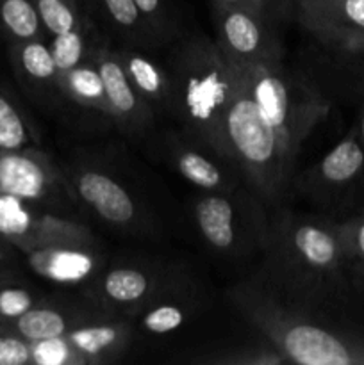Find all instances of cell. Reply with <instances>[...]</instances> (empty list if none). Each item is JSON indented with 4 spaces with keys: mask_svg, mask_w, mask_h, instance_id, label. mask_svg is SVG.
Returning a JSON list of instances; mask_svg holds the SVG:
<instances>
[{
    "mask_svg": "<svg viewBox=\"0 0 364 365\" xmlns=\"http://www.w3.org/2000/svg\"><path fill=\"white\" fill-rule=\"evenodd\" d=\"M266 260L257 280L298 307H309L338 287L345 266L338 223L280 214L271 223Z\"/></svg>",
    "mask_w": 364,
    "mask_h": 365,
    "instance_id": "2",
    "label": "cell"
},
{
    "mask_svg": "<svg viewBox=\"0 0 364 365\" xmlns=\"http://www.w3.org/2000/svg\"><path fill=\"white\" fill-rule=\"evenodd\" d=\"M164 68L170 78V114L182 132L234 164L225 138V114L238 84L231 61L216 43L200 36L181 43Z\"/></svg>",
    "mask_w": 364,
    "mask_h": 365,
    "instance_id": "1",
    "label": "cell"
},
{
    "mask_svg": "<svg viewBox=\"0 0 364 365\" xmlns=\"http://www.w3.org/2000/svg\"><path fill=\"white\" fill-rule=\"evenodd\" d=\"M111 314L113 312L93 302L88 294L68 296V298L46 296L34 309L25 312L6 328L29 342L46 341V339L64 337L75 328H81Z\"/></svg>",
    "mask_w": 364,
    "mask_h": 365,
    "instance_id": "10",
    "label": "cell"
},
{
    "mask_svg": "<svg viewBox=\"0 0 364 365\" xmlns=\"http://www.w3.org/2000/svg\"><path fill=\"white\" fill-rule=\"evenodd\" d=\"M300 21L321 41L332 34V6L328 0H293Z\"/></svg>",
    "mask_w": 364,
    "mask_h": 365,
    "instance_id": "29",
    "label": "cell"
},
{
    "mask_svg": "<svg viewBox=\"0 0 364 365\" xmlns=\"http://www.w3.org/2000/svg\"><path fill=\"white\" fill-rule=\"evenodd\" d=\"M234 70L238 84L225 114V138L231 157L250 191L264 205L277 203L288 191L296 155L268 123L245 78L238 68L234 66Z\"/></svg>",
    "mask_w": 364,
    "mask_h": 365,
    "instance_id": "4",
    "label": "cell"
},
{
    "mask_svg": "<svg viewBox=\"0 0 364 365\" xmlns=\"http://www.w3.org/2000/svg\"><path fill=\"white\" fill-rule=\"evenodd\" d=\"M345 266L348 264L360 278H364V216L350 217L338 223Z\"/></svg>",
    "mask_w": 364,
    "mask_h": 365,
    "instance_id": "28",
    "label": "cell"
},
{
    "mask_svg": "<svg viewBox=\"0 0 364 365\" xmlns=\"http://www.w3.org/2000/svg\"><path fill=\"white\" fill-rule=\"evenodd\" d=\"M228 294L288 362L364 365V334L314 319L305 307L285 302L261 282L238 284Z\"/></svg>",
    "mask_w": 364,
    "mask_h": 365,
    "instance_id": "3",
    "label": "cell"
},
{
    "mask_svg": "<svg viewBox=\"0 0 364 365\" xmlns=\"http://www.w3.org/2000/svg\"><path fill=\"white\" fill-rule=\"evenodd\" d=\"M45 298L46 296L41 291H38L31 282L18 273L16 267L2 271L0 273V327L6 328Z\"/></svg>",
    "mask_w": 364,
    "mask_h": 365,
    "instance_id": "24",
    "label": "cell"
},
{
    "mask_svg": "<svg viewBox=\"0 0 364 365\" xmlns=\"http://www.w3.org/2000/svg\"><path fill=\"white\" fill-rule=\"evenodd\" d=\"M32 365H84L64 337L31 342Z\"/></svg>",
    "mask_w": 364,
    "mask_h": 365,
    "instance_id": "30",
    "label": "cell"
},
{
    "mask_svg": "<svg viewBox=\"0 0 364 365\" xmlns=\"http://www.w3.org/2000/svg\"><path fill=\"white\" fill-rule=\"evenodd\" d=\"M355 128H357V134H359V138H360V143L364 145V106H363V109H360L359 125H357Z\"/></svg>",
    "mask_w": 364,
    "mask_h": 365,
    "instance_id": "38",
    "label": "cell"
},
{
    "mask_svg": "<svg viewBox=\"0 0 364 365\" xmlns=\"http://www.w3.org/2000/svg\"><path fill=\"white\" fill-rule=\"evenodd\" d=\"M36 141L34 128L13 96L0 86V152L29 150Z\"/></svg>",
    "mask_w": 364,
    "mask_h": 365,
    "instance_id": "26",
    "label": "cell"
},
{
    "mask_svg": "<svg viewBox=\"0 0 364 365\" xmlns=\"http://www.w3.org/2000/svg\"><path fill=\"white\" fill-rule=\"evenodd\" d=\"M213 6L216 7H241V9L253 11V13H259L266 18V14L261 11V7L257 6L256 0H213Z\"/></svg>",
    "mask_w": 364,
    "mask_h": 365,
    "instance_id": "37",
    "label": "cell"
},
{
    "mask_svg": "<svg viewBox=\"0 0 364 365\" xmlns=\"http://www.w3.org/2000/svg\"><path fill=\"white\" fill-rule=\"evenodd\" d=\"M0 153H2V152H0Z\"/></svg>",
    "mask_w": 364,
    "mask_h": 365,
    "instance_id": "40",
    "label": "cell"
},
{
    "mask_svg": "<svg viewBox=\"0 0 364 365\" xmlns=\"http://www.w3.org/2000/svg\"><path fill=\"white\" fill-rule=\"evenodd\" d=\"M327 43L339 46L345 52L364 57V32H339L332 36Z\"/></svg>",
    "mask_w": 364,
    "mask_h": 365,
    "instance_id": "34",
    "label": "cell"
},
{
    "mask_svg": "<svg viewBox=\"0 0 364 365\" xmlns=\"http://www.w3.org/2000/svg\"><path fill=\"white\" fill-rule=\"evenodd\" d=\"M11 63L18 82L36 103L57 109L70 100L64 96L49 39L11 43Z\"/></svg>",
    "mask_w": 364,
    "mask_h": 365,
    "instance_id": "14",
    "label": "cell"
},
{
    "mask_svg": "<svg viewBox=\"0 0 364 365\" xmlns=\"http://www.w3.org/2000/svg\"><path fill=\"white\" fill-rule=\"evenodd\" d=\"M95 63L106 89L111 121L116 123L121 132L131 135L145 134L153 125L156 113L132 86L118 50L111 48L106 41H102L95 50Z\"/></svg>",
    "mask_w": 364,
    "mask_h": 365,
    "instance_id": "12",
    "label": "cell"
},
{
    "mask_svg": "<svg viewBox=\"0 0 364 365\" xmlns=\"http://www.w3.org/2000/svg\"><path fill=\"white\" fill-rule=\"evenodd\" d=\"M364 171V145L357 128H352L313 171V184L320 191H339L355 182Z\"/></svg>",
    "mask_w": 364,
    "mask_h": 365,
    "instance_id": "18",
    "label": "cell"
},
{
    "mask_svg": "<svg viewBox=\"0 0 364 365\" xmlns=\"http://www.w3.org/2000/svg\"><path fill=\"white\" fill-rule=\"evenodd\" d=\"M0 32L9 43L49 38L34 0H0Z\"/></svg>",
    "mask_w": 364,
    "mask_h": 365,
    "instance_id": "25",
    "label": "cell"
},
{
    "mask_svg": "<svg viewBox=\"0 0 364 365\" xmlns=\"http://www.w3.org/2000/svg\"><path fill=\"white\" fill-rule=\"evenodd\" d=\"M18 253H20V250L9 239L0 234V273L7 269H14Z\"/></svg>",
    "mask_w": 364,
    "mask_h": 365,
    "instance_id": "36",
    "label": "cell"
},
{
    "mask_svg": "<svg viewBox=\"0 0 364 365\" xmlns=\"http://www.w3.org/2000/svg\"><path fill=\"white\" fill-rule=\"evenodd\" d=\"M21 255L36 277L56 285L89 284L106 266L98 246H45Z\"/></svg>",
    "mask_w": 364,
    "mask_h": 365,
    "instance_id": "15",
    "label": "cell"
},
{
    "mask_svg": "<svg viewBox=\"0 0 364 365\" xmlns=\"http://www.w3.org/2000/svg\"><path fill=\"white\" fill-rule=\"evenodd\" d=\"M328 2H330V6H332V4H334V2H338V0H328Z\"/></svg>",
    "mask_w": 364,
    "mask_h": 365,
    "instance_id": "39",
    "label": "cell"
},
{
    "mask_svg": "<svg viewBox=\"0 0 364 365\" xmlns=\"http://www.w3.org/2000/svg\"><path fill=\"white\" fill-rule=\"evenodd\" d=\"M70 184L93 214L111 227L121 230H139L145 223V214L123 184L98 168H77L71 173Z\"/></svg>",
    "mask_w": 364,
    "mask_h": 365,
    "instance_id": "11",
    "label": "cell"
},
{
    "mask_svg": "<svg viewBox=\"0 0 364 365\" xmlns=\"http://www.w3.org/2000/svg\"><path fill=\"white\" fill-rule=\"evenodd\" d=\"M84 365L111 364L120 359L132 339V324L120 314L75 328L64 335Z\"/></svg>",
    "mask_w": 364,
    "mask_h": 365,
    "instance_id": "16",
    "label": "cell"
},
{
    "mask_svg": "<svg viewBox=\"0 0 364 365\" xmlns=\"http://www.w3.org/2000/svg\"><path fill=\"white\" fill-rule=\"evenodd\" d=\"M216 45L231 63L282 61V46L271 21L241 7L213 6Z\"/></svg>",
    "mask_w": 364,
    "mask_h": 365,
    "instance_id": "9",
    "label": "cell"
},
{
    "mask_svg": "<svg viewBox=\"0 0 364 365\" xmlns=\"http://www.w3.org/2000/svg\"><path fill=\"white\" fill-rule=\"evenodd\" d=\"M198 309L193 294H178L173 284L168 285L157 298L136 314L138 327L150 335H168L188 323Z\"/></svg>",
    "mask_w": 364,
    "mask_h": 365,
    "instance_id": "20",
    "label": "cell"
},
{
    "mask_svg": "<svg viewBox=\"0 0 364 365\" xmlns=\"http://www.w3.org/2000/svg\"><path fill=\"white\" fill-rule=\"evenodd\" d=\"M46 36L64 34L91 21L86 0H34Z\"/></svg>",
    "mask_w": 364,
    "mask_h": 365,
    "instance_id": "27",
    "label": "cell"
},
{
    "mask_svg": "<svg viewBox=\"0 0 364 365\" xmlns=\"http://www.w3.org/2000/svg\"><path fill=\"white\" fill-rule=\"evenodd\" d=\"M100 43H102V39H100L93 20L82 25V27L74 29V31L49 38L50 52H52L54 61H56L59 75L66 73L68 70L75 68L77 64L91 59Z\"/></svg>",
    "mask_w": 364,
    "mask_h": 365,
    "instance_id": "23",
    "label": "cell"
},
{
    "mask_svg": "<svg viewBox=\"0 0 364 365\" xmlns=\"http://www.w3.org/2000/svg\"><path fill=\"white\" fill-rule=\"evenodd\" d=\"M339 32H364V0H338L332 4L330 38Z\"/></svg>",
    "mask_w": 364,
    "mask_h": 365,
    "instance_id": "31",
    "label": "cell"
},
{
    "mask_svg": "<svg viewBox=\"0 0 364 365\" xmlns=\"http://www.w3.org/2000/svg\"><path fill=\"white\" fill-rule=\"evenodd\" d=\"M256 2L271 24L275 20H284V18H288L293 13V9H295L293 0H256Z\"/></svg>",
    "mask_w": 364,
    "mask_h": 365,
    "instance_id": "35",
    "label": "cell"
},
{
    "mask_svg": "<svg viewBox=\"0 0 364 365\" xmlns=\"http://www.w3.org/2000/svg\"><path fill=\"white\" fill-rule=\"evenodd\" d=\"M164 150L175 171L202 191H231L238 187V166L203 148L186 134L166 135Z\"/></svg>",
    "mask_w": 364,
    "mask_h": 365,
    "instance_id": "13",
    "label": "cell"
},
{
    "mask_svg": "<svg viewBox=\"0 0 364 365\" xmlns=\"http://www.w3.org/2000/svg\"><path fill=\"white\" fill-rule=\"evenodd\" d=\"M59 82L64 96L71 103L86 107V109L102 114L111 120L109 103L106 98L102 77H100V71L96 68L95 56L68 70L66 73L59 75Z\"/></svg>",
    "mask_w": 364,
    "mask_h": 365,
    "instance_id": "21",
    "label": "cell"
},
{
    "mask_svg": "<svg viewBox=\"0 0 364 365\" xmlns=\"http://www.w3.org/2000/svg\"><path fill=\"white\" fill-rule=\"evenodd\" d=\"M118 56L132 86L139 93V96L152 107L153 113L159 109L170 114L171 93L166 68L153 61L146 50L136 48V46L118 50Z\"/></svg>",
    "mask_w": 364,
    "mask_h": 365,
    "instance_id": "19",
    "label": "cell"
},
{
    "mask_svg": "<svg viewBox=\"0 0 364 365\" xmlns=\"http://www.w3.org/2000/svg\"><path fill=\"white\" fill-rule=\"evenodd\" d=\"M49 175L32 150L0 153V192L39 205L49 200L54 187Z\"/></svg>",
    "mask_w": 364,
    "mask_h": 365,
    "instance_id": "17",
    "label": "cell"
},
{
    "mask_svg": "<svg viewBox=\"0 0 364 365\" xmlns=\"http://www.w3.org/2000/svg\"><path fill=\"white\" fill-rule=\"evenodd\" d=\"M134 4L148 24V27L152 29L159 45L168 41L171 36V21L170 13L164 6V0H134Z\"/></svg>",
    "mask_w": 364,
    "mask_h": 365,
    "instance_id": "32",
    "label": "cell"
},
{
    "mask_svg": "<svg viewBox=\"0 0 364 365\" xmlns=\"http://www.w3.org/2000/svg\"><path fill=\"white\" fill-rule=\"evenodd\" d=\"M170 284L173 282L153 266H103L102 271L89 282L84 294L109 312L136 316Z\"/></svg>",
    "mask_w": 364,
    "mask_h": 365,
    "instance_id": "8",
    "label": "cell"
},
{
    "mask_svg": "<svg viewBox=\"0 0 364 365\" xmlns=\"http://www.w3.org/2000/svg\"><path fill=\"white\" fill-rule=\"evenodd\" d=\"M31 342L0 327V365H31Z\"/></svg>",
    "mask_w": 364,
    "mask_h": 365,
    "instance_id": "33",
    "label": "cell"
},
{
    "mask_svg": "<svg viewBox=\"0 0 364 365\" xmlns=\"http://www.w3.org/2000/svg\"><path fill=\"white\" fill-rule=\"evenodd\" d=\"M0 234L20 253L45 246H96V237L86 225L4 192H0Z\"/></svg>",
    "mask_w": 364,
    "mask_h": 365,
    "instance_id": "7",
    "label": "cell"
},
{
    "mask_svg": "<svg viewBox=\"0 0 364 365\" xmlns=\"http://www.w3.org/2000/svg\"><path fill=\"white\" fill-rule=\"evenodd\" d=\"M193 216L200 235L214 252L243 255L266 248L271 223L264 202L252 191H206L193 203Z\"/></svg>",
    "mask_w": 364,
    "mask_h": 365,
    "instance_id": "6",
    "label": "cell"
},
{
    "mask_svg": "<svg viewBox=\"0 0 364 365\" xmlns=\"http://www.w3.org/2000/svg\"><path fill=\"white\" fill-rule=\"evenodd\" d=\"M245 78L253 102L282 141L298 155L303 141L327 116L328 102L302 82H295L282 61L232 63Z\"/></svg>",
    "mask_w": 364,
    "mask_h": 365,
    "instance_id": "5",
    "label": "cell"
},
{
    "mask_svg": "<svg viewBox=\"0 0 364 365\" xmlns=\"http://www.w3.org/2000/svg\"><path fill=\"white\" fill-rule=\"evenodd\" d=\"M103 14L111 27L128 43V46L152 50L159 45L152 29L136 7L134 0H86Z\"/></svg>",
    "mask_w": 364,
    "mask_h": 365,
    "instance_id": "22",
    "label": "cell"
}]
</instances>
